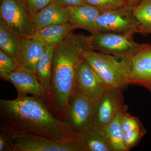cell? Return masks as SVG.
<instances>
[{
  "label": "cell",
  "instance_id": "obj_12",
  "mask_svg": "<svg viewBox=\"0 0 151 151\" xmlns=\"http://www.w3.org/2000/svg\"><path fill=\"white\" fill-rule=\"evenodd\" d=\"M132 65L129 84L151 85V44H142L131 58Z\"/></svg>",
  "mask_w": 151,
  "mask_h": 151
},
{
  "label": "cell",
  "instance_id": "obj_25",
  "mask_svg": "<svg viewBox=\"0 0 151 151\" xmlns=\"http://www.w3.org/2000/svg\"><path fill=\"white\" fill-rule=\"evenodd\" d=\"M121 124L124 133L137 129L143 127L138 118L131 116L127 111H124L122 114Z\"/></svg>",
  "mask_w": 151,
  "mask_h": 151
},
{
  "label": "cell",
  "instance_id": "obj_3",
  "mask_svg": "<svg viewBox=\"0 0 151 151\" xmlns=\"http://www.w3.org/2000/svg\"><path fill=\"white\" fill-rule=\"evenodd\" d=\"M84 60L110 88L124 90L129 85L132 57L119 58L92 50L84 52Z\"/></svg>",
  "mask_w": 151,
  "mask_h": 151
},
{
  "label": "cell",
  "instance_id": "obj_10",
  "mask_svg": "<svg viewBox=\"0 0 151 151\" xmlns=\"http://www.w3.org/2000/svg\"><path fill=\"white\" fill-rule=\"evenodd\" d=\"M1 78L14 85L18 96L31 94L42 98L48 105V96L32 70L21 65L13 72L1 76Z\"/></svg>",
  "mask_w": 151,
  "mask_h": 151
},
{
  "label": "cell",
  "instance_id": "obj_6",
  "mask_svg": "<svg viewBox=\"0 0 151 151\" xmlns=\"http://www.w3.org/2000/svg\"><path fill=\"white\" fill-rule=\"evenodd\" d=\"M133 34L100 32L90 35L92 50L119 58L132 57L141 44L133 39Z\"/></svg>",
  "mask_w": 151,
  "mask_h": 151
},
{
  "label": "cell",
  "instance_id": "obj_29",
  "mask_svg": "<svg viewBox=\"0 0 151 151\" xmlns=\"http://www.w3.org/2000/svg\"><path fill=\"white\" fill-rule=\"evenodd\" d=\"M126 3V4L131 7L134 8L138 4H139L140 2L142 0H122Z\"/></svg>",
  "mask_w": 151,
  "mask_h": 151
},
{
  "label": "cell",
  "instance_id": "obj_20",
  "mask_svg": "<svg viewBox=\"0 0 151 151\" xmlns=\"http://www.w3.org/2000/svg\"><path fill=\"white\" fill-rule=\"evenodd\" d=\"M127 109H124L117 113L105 128L114 151H128L124 145V138L125 133L121 124L122 114L124 111H127Z\"/></svg>",
  "mask_w": 151,
  "mask_h": 151
},
{
  "label": "cell",
  "instance_id": "obj_18",
  "mask_svg": "<svg viewBox=\"0 0 151 151\" xmlns=\"http://www.w3.org/2000/svg\"><path fill=\"white\" fill-rule=\"evenodd\" d=\"M55 46L48 45L46 51L37 62L35 68V73L38 80L48 96V105L51 97V81Z\"/></svg>",
  "mask_w": 151,
  "mask_h": 151
},
{
  "label": "cell",
  "instance_id": "obj_9",
  "mask_svg": "<svg viewBox=\"0 0 151 151\" xmlns=\"http://www.w3.org/2000/svg\"><path fill=\"white\" fill-rule=\"evenodd\" d=\"M95 105L74 91L70 96L66 122L74 133L79 134L94 122Z\"/></svg>",
  "mask_w": 151,
  "mask_h": 151
},
{
  "label": "cell",
  "instance_id": "obj_15",
  "mask_svg": "<svg viewBox=\"0 0 151 151\" xmlns=\"http://www.w3.org/2000/svg\"><path fill=\"white\" fill-rule=\"evenodd\" d=\"M47 46L48 45L43 41L35 36L22 39L21 65L35 72L37 64L44 54Z\"/></svg>",
  "mask_w": 151,
  "mask_h": 151
},
{
  "label": "cell",
  "instance_id": "obj_21",
  "mask_svg": "<svg viewBox=\"0 0 151 151\" xmlns=\"http://www.w3.org/2000/svg\"><path fill=\"white\" fill-rule=\"evenodd\" d=\"M132 12L139 23L137 33L151 34V0H142L133 8Z\"/></svg>",
  "mask_w": 151,
  "mask_h": 151
},
{
  "label": "cell",
  "instance_id": "obj_17",
  "mask_svg": "<svg viewBox=\"0 0 151 151\" xmlns=\"http://www.w3.org/2000/svg\"><path fill=\"white\" fill-rule=\"evenodd\" d=\"M22 38L0 19V50L20 63Z\"/></svg>",
  "mask_w": 151,
  "mask_h": 151
},
{
  "label": "cell",
  "instance_id": "obj_24",
  "mask_svg": "<svg viewBox=\"0 0 151 151\" xmlns=\"http://www.w3.org/2000/svg\"><path fill=\"white\" fill-rule=\"evenodd\" d=\"M20 65V63L0 50V76L12 73Z\"/></svg>",
  "mask_w": 151,
  "mask_h": 151
},
{
  "label": "cell",
  "instance_id": "obj_26",
  "mask_svg": "<svg viewBox=\"0 0 151 151\" xmlns=\"http://www.w3.org/2000/svg\"><path fill=\"white\" fill-rule=\"evenodd\" d=\"M32 15L52 2V0H26Z\"/></svg>",
  "mask_w": 151,
  "mask_h": 151
},
{
  "label": "cell",
  "instance_id": "obj_8",
  "mask_svg": "<svg viewBox=\"0 0 151 151\" xmlns=\"http://www.w3.org/2000/svg\"><path fill=\"white\" fill-rule=\"evenodd\" d=\"M110 87L84 60L78 67L74 91L81 94L94 105Z\"/></svg>",
  "mask_w": 151,
  "mask_h": 151
},
{
  "label": "cell",
  "instance_id": "obj_19",
  "mask_svg": "<svg viewBox=\"0 0 151 151\" xmlns=\"http://www.w3.org/2000/svg\"><path fill=\"white\" fill-rule=\"evenodd\" d=\"M76 29L77 27L69 22L52 25L38 31L35 36L48 45H56Z\"/></svg>",
  "mask_w": 151,
  "mask_h": 151
},
{
  "label": "cell",
  "instance_id": "obj_2",
  "mask_svg": "<svg viewBox=\"0 0 151 151\" xmlns=\"http://www.w3.org/2000/svg\"><path fill=\"white\" fill-rule=\"evenodd\" d=\"M89 50H92L90 36L73 32L55 46L49 106L55 116L64 122L75 89L77 70L84 60V52Z\"/></svg>",
  "mask_w": 151,
  "mask_h": 151
},
{
  "label": "cell",
  "instance_id": "obj_22",
  "mask_svg": "<svg viewBox=\"0 0 151 151\" xmlns=\"http://www.w3.org/2000/svg\"><path fill=\"white\" fill-rule=\"evenodd\" d=\"M85 4L95 6L100 11L115 9L129 6L122 0H83Z\"/></svg>",
  "mask_w": 151,
  "mask_h": 151
},
{
  "label": "cell",
  "instance_id": "obj_23",
  "mask_svg": "<svg viewBox=\"0 0 151 151\" xmlns=\"http://www.w3.org/2000/svg\"><path fill=\"white\" fill-rule=\"evenodd\" d=\"M147 131L144 127L137 129L125 133L124 141L127 150L129 151L139 143Z\"/></svg>",
  "mask_w": 151,
  "mask_h": 151
},
{
  "label": "cell",
  "instance_id": "obj_14",
  "mask_svg": "<svg viewBox=\"0 0 151 151\" xmlns=\"http://www.w3.org/2000/svg\"><path fill=\"white\" fill-rule=\"evenodd\" d=\"M78 134L86 151H114L105 128L96 122Z\"/></svg>",
  "mask_w": 151,
  "mask_h": 151
},
{
  "label": "cell",
  "instance_id": "obj_16",
  "mask_svg": "<svg viewBox=\"0 0 151 151\" xmlns=\"http://www.w3.org/2000/svg\"><path fill=\"white\" fill-rule=\"evenodd\" d=\"M32 19L37 31L49 26L68 22L65 9L53 2L33 15Z\"/></svg>",
  "mask_w": 151,
  "mask_h": 151
},
{
  "label": "cell",
  "instance_id": "obj_4",
  "mask_svg": "<svg viewBox=\"0 0 151 151\" xmlns=\"http://www.w3.org/2000/svg\"><path fill=\"white\" fill-rule=\"evenodd\" d=\"M0 131L5 135L12 151H86L79 136L73 139L59 141L18 133L1 127Z\"/></svg>",
  "mask_w": 151,
  "mask_h": 151
},
{
  "label": "cell",
  "instance_id": "obj_30",
  "mask_svg": "<svg viewBox=\"0 0 151 151\" xmlns=\"http://www.w3.org/2000/svg\"><path fill=\"white\" fill-rule=\"evenodd\" d=\"M146 88H147L149 91H150V92L151 93V85H148V86H145Z\"/></svg>",
  "mask_w": 151,
  "mask_h": 151
},
{
  "label": "cell",
  "instance_id": "obj_13",
  "mask_svg": "<svg viewBox=\"0 0 151 151\" xmlns=\"http://www.w3.org/2000/svg\"><path fill=\"white\" fill-rule=\"evenodd\" d=\"M68 22L78 28L89 32L91 35L96 33V20L101 11L94 6L84 4L65 8Z\"/></svg>",
  "mask_w": 151,
  "mask_h": 151
},
{
  "label": "cell",
  "instance_id": "obj_27",
  "mask_svg": "<svg viewBox=\"0 0 151 151\" xmlns=\"http://www.w3.org/2000/svg\"><path fill=\"white\" fill-rule=\"evenodd\" d=\"M52 2L63 8L85 4L83 0H52Z\"/></svg>",
  "mask_w": 151,
  "mask_h": 151
},
{
  "label": "cell",
  "instance_id": "obj_28",
  "mask_svg": "<svg viewBox=\"0 0 151 151\" xmlns=\"http://www.w3.org/2000/svg\"><path fill=\"white\" fill-rule=\"evenodd\" d=\"M0 151H12L5 135L1 131H0Z\"/></svg>",
  "mask_w": 151,
  "mask_h": 151
},
{
  "label": "cell",
  "instance_id": "obj_11",
  "mask_svg": "<svg viewBox=\"0 0 151 151\" xmlns=\"http://www.w3.org/2000/svg\"><path fill=\"white\" fill-rule=\"evenodd\" d=\"M123 89L109 88L95 105L94 122L105 128L116 114L127 109L124 104Z\"/></svg>",
  "mask_w": 151,
  "mask_h": 151
},
{
  "label": "cell",
  "instance_id": "obj_1",
  "mask_svg": "<svg viewBox=\"0 0 151 151\" xmlns=\"http://www.w3.org/2000/svg\"><path fill=\"white\" fill-rule=\"evenodd\" d=\"M0 127L56 140H69L79 136L55 116L45 100L34 96L0 100Z\"/></svg>",
  "mask_w": 151,
  "mask_h": 151
},
{
  "label": "cell",
  "instance_id": "obj_7",
  "mask_svg": "<svg viewBox=\"0 0 151 151\" xmlns=\"http://www.w3.org/2000/svg\"><path fill=\"white\" fill-rule=\"evenodd\" d=\"M130 6L101 11L96 20V33L113 32L134 34L139 23Z\"/></svg>",
  "mask_w": 151,
  "mask_h": 151
},
{
  "label": "cell",
  "instance_id": "obj_5",
  "mask_svg": "<svg viewBox=\"0 0 151 151\" xmlns=\"http://www.w3.org/2000/svg\"><path fill=\"white\" fill-rule=\"evenodd\" d=\"M0 19L22 39L33 37L37 32L26 0H0Z\"/></svg>",
  "mask_w": 151,
  "mask_h": 151
}]
</instances>
